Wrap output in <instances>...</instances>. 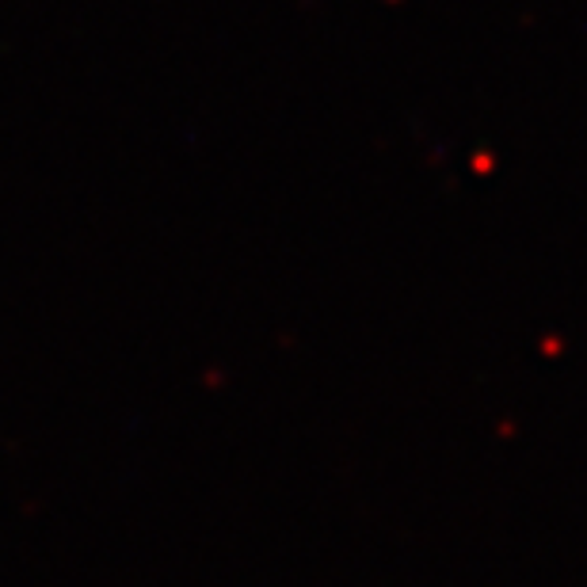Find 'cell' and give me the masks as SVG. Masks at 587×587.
<instances>
[]
</instances>
